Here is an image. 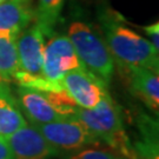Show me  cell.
Wrapping results in <instances>:
<instances>
[{
  "label": "cell",
  "mask_w": 159,
  "mask_h": 159,
  "mask_svg": "<svg viewBox=\"0 0 159 159\" xmlns=\"http://www.w3.org/2000/svg\"><path fill=\"white\" fill-rule=\"evenodd\" d=\"M104 40L114 63L125 71L130 67H145L159 72V53L151 43L127 27L117 12L104 8L99 13Z\"/></svg>",
  "instance_id": "obj_1"
},
{
  "label": "cell",
  "mask_w": 159,
  "mask_h": 159,
  "mask_svg": "<svg viewBox=\"0 0 159 159\" xmlns=\"http://www.w3.org/2000/svg\"><path fill=\"white\" fill-rule=\"evenodd\" d=\"M74 116L100 140L107 144L116 153L136 152L127 136L118 105L108 94L102 97L93 108L77 107Z\"/></svg>",
  "instance_id": "obj_2"
},
{
  "label": "cell",
  "mask_w": 159,
  "mask_h": 159,
  "mask_svg": "<svg viewBox=\"0 0 159 159\" xmlns=\"http://www.w3.org/2000/svg\"><path fill=\"white\" fill-rule=\"evenodd\" d=\"M68 39L84 67L107 85L114 74V60L104 38L91 25L73 21L68 27Z\"/></svg>",
  "instance_id": "obj_3"
},
{
  "label": "cell",
  "mask_w": 159,
  "mask_h": 159,
  "mask_svg": "<svg viewBox=\"0 0 159 159\" xmlns=\"http://www.w3.org/2000/svg\"><path fill=\"white\" fill-rule=\"evenodd\" d=\"M16 97L24 117L34 125L73 116L78 107L66 93L44 92L20 86Z\"/></svg>",
  "instance_id": "obj_4"
},
{
  "label": "cell",
  "mask_w": 159,
  "mask_h": 159,
  "mask_svg": "<svg viewBox=\"0 0 159 159\" xmlns=\"http://www.w3.org/2000/svg\"><path fill=\"white\" fill-rule=\"evenodd\" d=\"M34 126L58 151H78L102 144V142L74 114Z\"/></svg>",
  "instance_id": "obj_5"
},
{
  "label": "cell",
  "mask_w": 159,
  "mask_h": 159,
  "mask_svg": "<svg viewBox=\"0 0 159 159\" xmlns=\"http://www.w3.org/2000/svg\"><path fill=\"white\" fill-rule=\"evenodd\" d=\"M79 57L66 35H51L44 47L43 77L51 81H59L66 73L83 68Z\"/></svg>",
  "instance_id": "obj_6"
},
{
  "label": "cell",
  "mask_w": 159,
  "mask_h": 159,
  "mask_svg": "<svg viewBox=\"0 0 159 159\" xmlns=\"http://www.w3.org/2000/svg\"><path fill=\"white\" fill-rule=\"evenodd\" d=\"M63 90L80 108H93L107 93L106 84L85 67L70 71L60 79Z\"/></svg>",
  "instance_id": "obj_7"
},
{
  "label": "cell",
  "mask_w": 159,
  "mask_h": 159,
  "mask_svg": "<svg viewBox=\"0 0 159 159\" xmlns=\"http://www.w3.org/2000/svg\"><path fill=\"white\" fill-rule=\"evenodd\" d=\"M13 159H52L59 154L32 124H26L6 138Z\"/></svg>",
  "instance_id": "obj_8"
},
{
  "label": "cell",
  "mask_w": 159,
  "mask_h": 159,
  "mask_svg": "<svg viewBox=\"0 0 159 159\" xmlns=\"http://www.w3.org/2000/svg\"><path fill=\"white\" fill-rule=\"evenodd\" d=\"M45 35L37 24L30 25L17 35L19 71L31 77H43Z\"/></svg>",
  "instance_id": "obj_9"
},
{
  "label": "cell",
  "mask_w": 159,
  "mask_h": 159,
  "mask_svg": "<svg viewBox=\"0 0 159 159\" xmlns=\"http://www.w3.org/2000/svg\"><path fill=\"white\" fill-rule=\"evenodd\" d=\"M129 78L133 96L146 105L152 112L159 111V72L145 67H130L123 71Z\"/></svg>",
  "instance_id": "obj_10"
},
{
  "label": "cell",
  "mask_w": 159,
  "mask_h": 159,
  "mask_svg": "<svg viewBox=\"0 0 159 159\" xmlns=\"http://www.w3.org/2000/svg\"><path fill=\"white\" fill-rule=\"evenodd\" d=\"M32 0H5L0 4V31L19 34L34 21Z\"/></svg>",
  "instance_id": "obj_11"
},
{
  "label": "cell",
  "mask_w": 159,
  "mask_h": 159,
  "mask_svg": "<svg viewBox=\"0 0 159 159\" xmlns=\"http://www.w3.org/2000/svg\"><path fill=\"white\" fill-rule=\"evenodd\" d=\"M26 124L17 97L7 83L0 81V137L6 139Z\"/></svg>",
  "instance_id": "obj_12"
},
{
  "label": "cell",
  "mask_w": 159,
  "mask_h": 159,
  "mask_svg": "<svg viewBox=\"0 0 159 159\" xmlns=\"http://www.w3.org/2000/svg\"><path fill=\"white\" fill-rule=\"evenodd\" d=\"M19 71L17 34L0 31V78L11 83Z\"/></svg>",
  "instance_id": "obj_13"
},
{
  "label": "cell",
  "mask_w": 159,
  "mask_h": 159,
  "mask_svg": "<svg viewBox=\"0 0 159 159\" xmlns=\"http://www.w3.org/2000/svg\"><path fill=\"white\" fill-rule=\"evenodd\" d=\"M65 0H39L34 17V23L39 26L45 37L54 34V27L57 25Z\"/></svg>",
  "instance_id": "obj_14"
},
{
  "label": "cell",
  "mask_w": 159,
  "mask_h": 159,
  "mask_svg": "<svg viewBox=\"0 0 159 159\" xmlns=\"http://www.w3.org/2000/svg\"><path fill=\"white\" fill-rule=\"evenodd\" d=\"M67 159H114V152L100 148L90 146L74 151Z\"/></svg>",
  "instance_id": "obj_15"
},
{
  "label": "cell",
  "mask_w": 159,
  "mask_h": 159,
  "mask_svg": "<svg viewBox=\"0 0 159 159\" xmlns=\"http://www.w3.org/2000/svg\"><path fill=\"white\" fill-rule=\"evenodd\" d=\"M137 159H159L158 144H143L137 142L134 145Z\"/></svg>",
  "instance_id": "obj_16"
},
{
  "label": "cell",
  "mask_w": 159,
  "mask_h": 159,
  "mask_svg": "<svg viewBox=\"0 0 159 159\" xmlns=\"http://www.w3.org/2000/svg\"><path fill=\"white\" fill-rule=\"evenodd\" d=\"M143 30L148 37V40L151 43V45L153 46V48L159 52V23L157 21V23L148 25V26H144Z\"/></svg>",
  "instance_id": "obj_17"
},
{
  "label": "cell",
  "mask_w": 159,
  "mask_h": 159,
  "mask_svg": "<svg viewBox=\"0 0 159 159\" xmlns=\"http://www.w3.org/2000/svg\"><path fill=\"white\" fill-rule=\"evenodd\" d=\"M0 159H13L11 148L5 138L0 137Z\"/></svg>",
  "instance_id": "obj_18"
},
{
  "label": "cell",
  "mask_w": 159,
  "mask_h": 159,
  "mask_svg": "<svg viewBox=\"0 0 159 159\" xmlns=\"http://www.w3.org/2000/svg\"><path fill=\"white\" fill-rule=\"evenodd\" d=\"M114 159H137V152H133V153H116L114 152Z\"/></svg>",
  "instance_id": "obj_19"
},
{
  "label": "cell",
  "mask_w": 159,
  "mask_h": 159,
  "mask_svg": "<svg viewBox=\"0 0 159 159\" xmlns=\"http://www.w3.org/2000/svg\"><path fill=\"white\" fill-rule=\"evenodd\" d=\"M4 1H5V0H0V4H1V2H4Z\"/></svg>",
  "instance_id": "obj_20"
},
{
  "label": "cell",
  "mask_w": 159,
  "mask_h": 159,
  "mask_svg": "<svg viewBox=\"0 0 159 159\" xmlns=\"http://www.w3.org/2000/svg\"><path fill=\"white\" fill-rule=\"evenodd\" d=\"M0 81H4V80H2V79H1V78H0Z\"/></svg>",
  "instance_id": "obj_21"
}]
</instances>
